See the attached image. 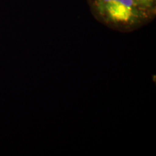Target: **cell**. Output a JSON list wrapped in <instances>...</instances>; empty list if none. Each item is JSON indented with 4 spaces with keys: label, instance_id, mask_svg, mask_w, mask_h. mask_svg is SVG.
Segmentation results:
<instances>
[{
    "label": "cell",
    "instance_id": "cell-1",
    "mask_svg": "<svg viewBox=\"0 0 156 156\" xmlns=\"http://www.w3.org/2000/svg\"><path fill=\"white\" fill-rule=\"evenodd\" d=\"M93 17L108 28L122 33L137 30L153 21L156 14L135 0H87Z\"/></svg>",
    "mask_w": 156,
    "mask_h": 156
},
{
    "label": "cell",
    "instance_id": "cell-2",
    "mask_svg": "<svg viewBox=\"0 0 156 156\" xmlns=\"http://www.w3.org/2000/svg\"><path fill=\"white\" fill-rule=\"evenodd\" d=\"M140 6L156 14V0H135Z\"/></svg>",
    "mask_w": 156,
    "mask_h": 156
}]
</instances>
